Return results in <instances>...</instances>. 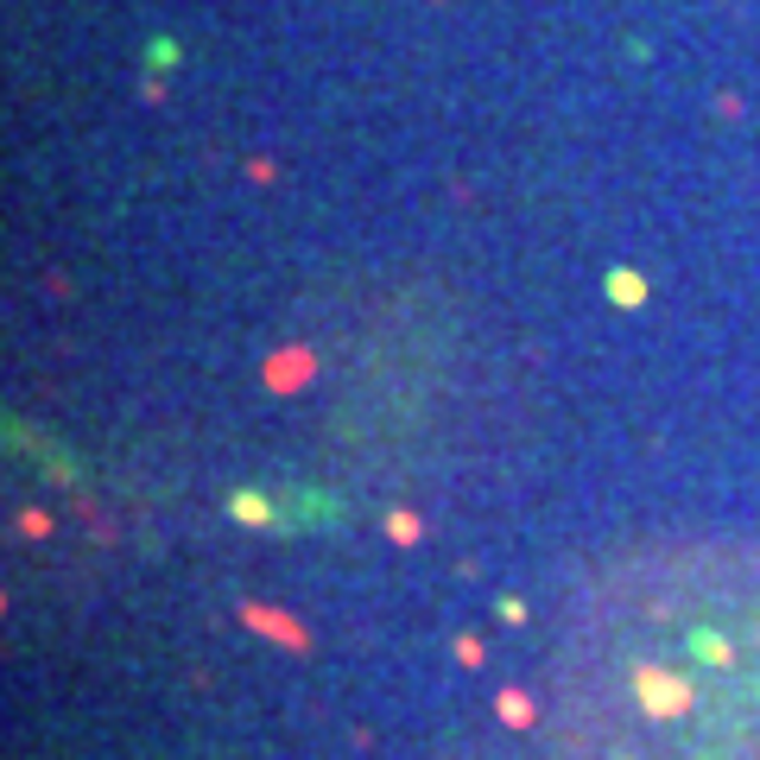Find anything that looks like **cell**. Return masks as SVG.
Returning <instances> with one entry per match:
<instances>
[{"instance_id": "1", "label": "cell", "mask_w": 760, "mask_h": 760, "mask_svg": "<svg viewBox=\"0 0 760 760\" xmlns=\"http://www.w3.org/2000/svg\"><path fill=\"white\" fill-rule=\"evenodd\" d=\"M571 760H760V552L640 558L564 653Z\"/></svg>"}]
</instances>
